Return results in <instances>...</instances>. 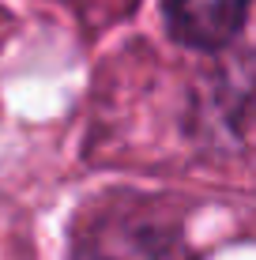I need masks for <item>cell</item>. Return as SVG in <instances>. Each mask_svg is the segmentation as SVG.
Here are the masks:
<instances>
[{
    "label": "cell",
    "instance_id": "1",
    "mask_svg": "<svg viewBox=\"0 0 256 260\" xmlns=\"http://www.w3.org/2000/svg\"><path fill=\"white\" fill-rule=\"evenodd\" d=\"M72 260H181L177 234L147 204H102L76 230Z\"/></svg>",
    "mask_w": 256,
    "mask_h": 260
},
{
    "label": "cell",
    "instance_id": "2",
    "mask_svg": "<svg viewBox=\"0 0 256 260\" xmlns=\"http://www.w3.org/2000/svg\"><path fill=\"white\" fill-rule=\"evenodd\" d=\"M170 34L192 49H218L241 30L249 0H162Z\"/></svg>",
    "mask_w": 256,
    "mask_h": 260
}]
</instances>
